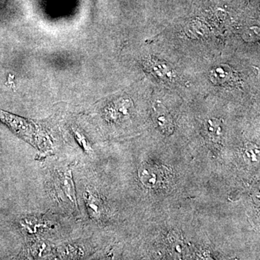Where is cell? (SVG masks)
Segmentation results:
<instances>
[{
    "label": "cell",
    "instance_id": "cell-11",
    "mask_svg": "<svg viewBox=\"0 0 260 260\" xmlns=\"http://www.w3.org/2000/svg\"><path fill=\"white\" fill-rule=\"evenodd\" d=\"M183 244H176L175 246H174V251H175L176 253H179V254H181L183 252Z\"/></svg>",
    "mask_w": 260,
    "mask_h": 260
},
{
    "label": "cell",
    "instance_id": "cell-7",
    "mask_svg": "<svg viewBox=\"0 0 260 260\" xmlns=\"http://www.w3.org/2000/svg\"><path fill=\"white\" fill-rule=\"evenodd\" d=\"M60 186L61 189L66 194L67 198L76 206V200H75V189L73 186V179H72L71 172L68 171L60 177Z\"/></svg>",
    "mask_w": 260,
    "mask_h": 260
},
{
    "label": "cell",
    "instance_id": "cell-6",
    "mask_svg": "<svg viewBox=\"0 0 260 260\" xmlns=\"http://www.w3.org/2000/svg\"><path fill=\"white\" fill-rule=\"evenodd\" d=\"M84 198L90 216L95 219L100 218L99 216L102 214V202L100 199L89 189L85 191Z\"/></svg>",
    "mask_w": 260,
    "mask_h": 260
},
{
    "label": "cell",
    "instance_id": "cell-8",
    "mask_svg": "<svg viewBox=\"0 0 260 260\" xmlns=\"http://www.w3.org/2000/svg\"><path fill=\"white\" fill-rule=\"evenodd\" d=\"M204 129L205 134L213 140L220 139L223 135V126L221 122L217 119H208L205 123Z\"/></svg>",
    "mask_w": 260,
    "mask_h": 260
},
{
    "label": "cell",
    "instance_id": "cell-4",
    "mask_svg": "<svg viewBox=\"0 0 260 260\" xmlns=\"http://www.w3.org/2000/svg\"><path fill=\"white\" fill-rule=\"evenodd\" d=\"M148 72L152 73L155 76L158 77L162 80H171L173 78L172 67L167 64L165 61L158 60L153 57L148 59L145 63Z\"/></svg>",
    "mask_w": 260,
    "mask_h": 260
},
{
    "label": "cell",
    "instance_id": "cell-3",
    "mask_svg": "<svg viewBox=\"0 0 260 260\" xmlns=\"http://www.w3.org/2000/svg\"><path fill=\"white\" fill-rule=\"evenodd\" d=\"M153 119L158 129L162 134L169 135L172 134L174 129V122L172 116L167 109L161 105L155 106L153 108Z\"/></svg>",
    "mask_w": 260,
    "mask_h": 260
},
{
    "label": "cell",
    "instance_id": "cell-9",
    "mask_svg": "<svg viewBox=\"0 0 260 260\" xmlns=\"http://www.w3.org/2000/svg\"><path fill=\"white\" fill-rule=\"evenodd\" d=\"M244 158L251 162H256L259 161V150L256 145L249 144L246 147L244 152Z\"/></svg>",
    "mask_w": 260,
    "mask_h": 260
},
{
    "label": "cell",
    "instance_id": "cell-10",
    "mask_svg": "<svg viewBox=\"0 0 260 260\" xmlns=\"http://www.w3.org/2000/svg\"><path fill=\"white\" fill-rule=\"evenodd\" d=\"M74 135L75 138H76L77 141L81 145L82 148H83L85 151H89L90 147H89L88 145V142H87L85 138H84V135L77 129H74Z\"/></svg>",
    "mask_w": 260,
    "mask_h": 260
},
{
    "label": "cell",
    "instance_id": "cell-5",
    "mask_svg": "<svg viewBox=\"0 0 260 260\" xmlns=\"http://www.w3.org/2000/svg\"><path fill=\"white\" fill-rule=\"evenodd\" d=\"M210 80L217 85L229 84L234 80L235 73L227 65L216 67L210 72Z\"/></svg>",
    "mask_w": 260,
    "mask_h": 260
},
{
    "label": "cell",
    "instance_id": "cell-2",
    "mask_svg": "<svg viewBox=\"0 0 260 260\" xmlns=\"http://www.w3.org/2000/svg\"><path fill=\"white\" fill-rule=\"evenodd\" d=\"M138 176L143 185L148 188L158 187L164 181L162 171L148 162L141 164L138 169Z\"/></svg>",
    "mask_w": 260,
    "mask_h": 260
},
{
    "label": "cell",
    "instance_id": "cell-1",
    "mask_svg": "<svg viewBox=\"0 0 260 260\" xmlns=\"http://www.w3.org/2000/svg\"><path fill=\"white\" fill-rule=\"evenodd\" d=\"M0 121L9 126L10 129L17 134L22 137L24 135L26 139L27 137L30 139V137L34 135V131L36 130V126L32 125L31 123L18 116L4 112L1 109H0Z\"/></svg>",
    "mask_w": 260,
    "mask_h": 260
}]
</instances>
